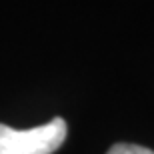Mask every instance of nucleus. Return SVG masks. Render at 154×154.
Returning a JSON list of instances; mask_svg holds the SVG:
<instances>
[{"label": "nucleus", "mask_w": 154, "mask_h": 154, "mask_svg": "<svg viewBox=\"0 0 154 154\" xmlns=\"http://www.w3.org/2000/svg\"><path fill=\"white\" fill-rule=\"evenodd\" d=\"M64 138L66 120L62 116L26 130L0 124V154H54L64 144Z\"/></svg>", "instance_id": "1"}, {"label": "nucleus", "mask_w": 154, "mask_h": 154, "mask_svg": "<svg viewBox=\"0 0 154 154\" xmlns=\"http://www.w3.org/2000/svg\"><path fill=\"white\" fill-rule=\"evenodd\" d=\"M106 154H154V150L146 148V146H138V144L120 142V144H114Z\"/></svg>", "instance_id": "2"}]
</instances>
